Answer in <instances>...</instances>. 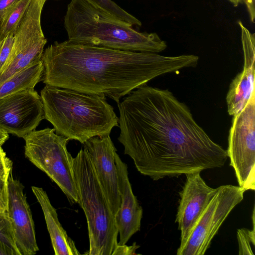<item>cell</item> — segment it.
<instances>
[{
  "label": "cell",
  "mask_w": 255,
  "mask_h": 255,
  "mask_svg": "<svg viewBox=\"0 0 255 255\" xmlns=\"http://www.w3.org/2000/svg\"><path fill=\"white\" fill-rule=\"evenodd\" d=\"M1 20H0V46L3 40L1 37Z\"/></svg>",
  "instance_id": "obj_31"
},
{
  "label": "cell",
  "mask_w": 255,
  "mask_h": 255,
  "mask_svg": "<svg viewBox=\"0 0 255 255\" xmlns=\"http://www.w3.org/2000/svg\"><path fill=\"white\" fill-rule=\"evenodd\" d=\"M0 242L8 249L11 255H20L6 211L0 213Z\"/></svg>",
  "instance_id": "obj_20"
},
{
  "label": "cell",
  "mask_w": 255,
  "mask_h": 255,
  "mask_svg": "<svg viewBox=\"0 0 255 255\" xmlns=\"http://www.w3.org/2000/svg\"><path fill=\"white\" fill-rule=\"evenodd\" d=\"M45 119L55 132L82 144L95 136L110 135L119 118L106 97L46 85L40 92Z\"/></svg>",
  "instance_id": "obj_3"
},
{
  "label": "cell",
  "mask_w": 255,
  "mask_h": 255,
  "mask_svg": "<svg viewBox=\"0 0 255 255\" xmlns=\"http://www.w3.org/2000/svg\"><path fill=\"white\" fill-rule=\"evenodd\" d=\"M115 161L121 204L115 215V221L120 237L118 244L124 245L140 231L143 210L132 192L127 164L122 160L117 153L115 154Z\"/></svg>",
  "instance_id": "obj_15"
},
{
  "label": "cell",
  "mask_w": 255,
  "mask_h": 255,
  "mask_svg": "<svg viewBox=\"0 0 255 255\" xmlns=\"http://www.w3.org/2000/svg\"><path fill=\"white\" fill-rule=\"evenodd\" d=\"M7 178L8 177L0 176V213L6 211L7 208L8 202Z\"/></svg>",
  "instance_id": "obj_23"
},
{
  "label": "cell",
  "mask_w": 255,
  "mask_h": 255,
  "mask_svg": "<svg viewBox=\"0 0 255 255\" xmlns=\"http://www.w3.org/2000/svg\"><path fill=\"white\" fill-rule=\"evenodd\" d=\"M31 190L43 211L55 255H80L74 242L68 236L60 223L56 210L46 192L42 188L36 186H32Z\"/></svg>",
  "instance_id": "obj_16"
},
{
  "label": "cell",
  "mask_w": 255,
  "mask_h": 255,
  "mask_svg": "<svg viewBox=\"0 0 255 255\" xmlns=\"http://www.w3.org/2000/svg\"><path fill=\"white\" fill-rule=\"evenodd\" d=\"M45 119L40 96L34 89L21 90L0 99V129L23 138Z\"/></svg>",
  "instance_id": "obj_10"
},
{
  "label": "cell",
  "mask_w": 255,
  "mask_h": 255,
  "mask_svg": "<svg viewBox=\"0 0 255 255\" xmlns=\"http://www.w3.org/2000/svg\"><path fill=\"white\" fill-rule=\"evenodd\" d=\"M8 202L6 212L20 255H35L37 244L34 222L24 193V187L13 178L11 172L7 178Z\"/></svg>",
  "instance_id": "obj_12"
},
{
  "label": "cell",
  "mask_w": 255,
  "mask_h": 255,
  "mask_svg": "<svg viewBox=\"0 0 255 255\" xmlns=\"http://www.w3.org/2000/svg\"><path fill=\"white\" fill-rule=\"evenodd\" d=\"M32 0H19L5 12L1 20V37L14 33Z\"/></svg>",
  "instance_id": "obj_18"
},
{
  "label": "cell",
  "mask_w": 255,
  "mask_h": 255,
  "mask_svg": "<svg viewBox=\"0 0 255 255\" xmlns=\"http://www.w3.org/2000/svg\"><path fill=\"white\" fill-rule=\"evenodd\" d=\"M82 144L115 216L121 204L115 161L117 149L110 135L91 137Z\"/></svg>",
  "instance_id": "obj_11"
},
{
  "label": "cell",
  "mask_w": 255,
  "mask_h": 255,
  "mask_svg": "<svg viewBox=\"0 0 255 255\" xmlns=\"http://www.w3.org/2000/svg\"><path fill=\"white\" fill-rule=\"evenodd\" d=\"M253 230L246 228H241L238 230L237 240L239 245V255H254L251 245H255V208L253 212Z\"/></svg>",
  "instance_id": "obj_21"
},
{
  "label": "cell",
  "mask_w": 255,
  "mask_h": 255,
  "mask_svg": "<svg viewBox=\"0 0 255 255\" xmlns=\"http://www.w3.org/2000/svg\"><path fill=\"white\" fill-rule=\"evenodd\" d=\"M14 33H12L7 35L1 43L0 46V72L11 52L14 40Z\"/></svg>",
  "instance_id": "obj_22"
},
{
  "label": "cell",
  "mask_w": 255,
  "mask_h": 255,
  "mask_svg": "<svg viewBox=\"0 0 255 255\" xmlns=\"http://www.w3.org/2000/svg\"><path fill=\"white\" fill-rule=\"evenodd\" d=\"M241 31L244 52L243 70L230 84L226 96L228 113L230 116L239 114L246 106L255 91V38L242 21L238 22Z\"/></svg>",
  "instance_id": "obj_14"
},
{
  "label": "cell",
  "mask_w": 255,
  "mask_h": 255,
  "mask_svg": "<svg viewBox=\"0 0 255 255\" xmlns=\"http://www.w3.org/2000/svg\"><path fill=\"white\" fill-rule=\"evenodd\" d=\"M96 7L113 18L130 25L141 26V22L133 15L125 10L112 0H86Z\"/></svg>",
  "instance_id": "obj_19"
},
{
  "label": "cell",
  "mask_w": 255,
  "mask_h": 255,
  "mask_svg": "<svg viewBox=\"0 0 255 255\" xmlns=\"http://www.w3.org/2000/svg\"><path fill=\"white\" fill-rule=\"evenodd\" d=\"M239 186L255 189V93L245 108L233 116L226 150Z\"/></svg>",
  "instance_id": "obj_7"
},
{
  "label": "cell",
  "mask_w": 255,
  "mask_h": 255,
  "mask_svg": "<svg viewBox=\"0 0 255 255\" xmlns=\"http://www.w3.org/2000/svg\"><path fill=\"white\" fill-rule=\"evenodd\" d=\"M23 138L25 157L58 185L71 203L78 204L73 157L67 148L69 140L54 128L33 130Z\"/></svg>",
  "instance_id": "obj_6"
},
{
  "label": "cell",
  "mask_w": 255,
  "mask_h": 255,
  "mask_svg": "<svg viewBox=\"0 0 255 255\" xmlns=\"http://www.w3.org/2000/svg\"><path fill=\"white\" fill-rule=\"evenodd\" d=\"M124 153L153 180L223 167L227 150L197 123L188 107L167 89L147 86L118 104Z\"/></svg>",
  "instance_id": "obj_1"
},
{
  "label": "cell",
  "mask_w": 255,
  "mask_h": 255,
  "mask_svg": "<svg viewBox=\"0 0 255 255\" xmlns=\"http://www.w3.org/2000/svg\"><path fill=\"white\" fill-rule=\"evenodd\" d=\"M199 219L184 246L177 255H203L233 209L244 199L245 192L239 186L221 185Z\"/></svg>",
  "instance_id": "obj_9"
},
{
  "label": "cell",
  "mask_w": 255,
  "mask_h": 255,
  "mask_svg": "<svg viewBox=\"0 0 255 255\" xmlns=\"http://www.w3.org/2000/svg\"><path fill=\"white\" fill-rule=\"evenodd\" d=\"M73 170L78 204L84 211L88 225L89 250L85 254L112 255L118 245L115 216L83 148L73 158Z\"/></svg>",
  "instance_id": "obj_5"
},
{
  "label": "cell",
  "mask_w": 255,
  "mask_h": 255,
  "mask_svg": "<svg viewBox=\"0 0 255 255\" xmlns=\"http://www.w3.org/2000/svg\"><path fill=\"white\" fill-rule=\"evenodd\" d=\"M19 0H0V20H2L6 11Z\"/></svg>",
  "instance_id": "obj_26"
},
{
  "label": "cell",
  "mask_w": 255,
  "mask_h": 255,
  "mask_svg": "<svg viewBox=\"0 0 255 255\" xmlns=\"http://www.w3.org/2000/svg\"><path fill=\"white\" fill-rule=\"evenodd\" d=\"M69 41L135 52L157 53L167 47L156 33L140 32L86 0H71L64 17Z\"/></svg>",
  "instance_id": "obj_4"
},
{
  "label": "cell",
  "mask_w": 255,
  "mask_h": 255,
  "mask_svg": "<svg viewBox=\"0 0 255 255\" xmlns=\"http://www.w3.org/2000/svg\"><path fill=\"white\" fill-rule=\"evenodd\" d=\"M139 247L135 243H134L131 246H128L126 244L124 245H119L117 246L112 255H135L136 250Z\"/></svg>",
  "instance_id": "obj_25"
},
{
  "label": "cell",
  "mask_w": 255,
  "mask_h": 255,
  "mask_svg": "<svg viewBox=\"0 0 255 255\" xmlns=\"http://www.w3.org/2000/svg\"><path fill=\"white\" fill-rule=\"evenodd\" d=\"M185 175L186 181L179 192L180 199L175 220L181 233L178 248L184 246L198 219L218 189L208 186L200 172Z\"/></svg>",
  "instance_id": "obj_13"
},
{
  "label": "cell",
  "mask_w": 255,
  "mask_h": 255,
  "mask_svg": "<svg viewBox=\"0 0 255 255\" xmlns=\"http://www.w3.org/2000/svg\"><path fill=\"white\" fill-rule=\"evenodd\" d=\"M46 0H32L17 26L10 55L0 72V84L13 75L41 60L47 42L41 25Z\"/></svg>",
  "instance_id": "obj_8"
},
{
  "label": "cell",
  "mask_w": 255,
  "mask_h": 255,
  "mask_svg": "<svg viewBox=\"0 0 255 255\" xmlns=\"http://www.w3.org/2000/svg\"><path fill=\"white\" fill-rule=\"evenodd\" d=\"M0 255H11L8 249L0 242Z\"/></svg>",
  "instance_id": "obj_29"
},
{
  "label": "cell",
  "mask_w": 255,
  "mask_h": 255,
  "mask_svg": "<svg viewBox=\"0 0 255 255\" xmlns=\"http://www.w3.org/2000/svg\"><path fill=\"white\" fill-rule=\"evenodd\" d=\"M12 163L0 146V176L8 177L11 172Z\"/></svg>",
  "instance_id": "obj_24"
},
{
  "label": "cell",
  "mask_w": 255,
  "mask_h": 255,
  "mask_svg": "<svg viewBox=\"0 0 255 255\" xmlns=\"http://www.w3.org/2000/svg\"><path fill=\"white\" fill-rule=\"evenodd\" d=\"M235 6H237L240 3L243 1V0H229Z\"/></svg>",
  "instance_id": "obj_30"
},
{
  "label": "cell",
  "mask_w": 255,
  "mask_h": 255,
  "mask_svg": "<svg viewBox=\"0 0 255 255\" xmlns=\"http://www.w3.org/2000/svg\"><path fill=\"white\" fill-rule=\"evenodd\" d=\"M41 81L46 85L121 99L156 77L195 67L192 54L166 56L155 53L55 42L43 51Z\"/></svg>",
  "instance_id": "obj_2"
},
{
  "label": "cell",
  "mask_w": 255,
  "mask_h": 255,
  "mask_svg": "<svg viewBox=\"0 0 255 255\" xmlns=\"http://www.w3.org/2000/svg\"><path fill=\"white\" fill-rule=\"evenodd\" d=\"M243 2L247 5L251 21L254 22L255 18V0H243Z\"/></svg>",
  "instance_id": "obj_27"
},
{
  "label": "cell",
  "mask_w": 255,
  "mask_h": 255,
  "mask_svg": "<svg viewBox=\"0 0 255 255\" xmlns=\"http://www.w3.org/2000/svg\"><path fill=\"white\" fill-rule=\"evenodd\" d=\"M42 60L13 75L0 84V99L15 92L26 89H34L42 76Z\"/></svg>",
  "instance_id": "obj_17"
},
{
  "label": "cell",
  "mask_w": 255,
  "mask_h": 255,
  "mask_svg": "<svg viewBox=\"0 0 255 255\" xmlns=\"http://www.w3.org/2000/svg\"><path fill=\"white\" fill-rule=\"evenodd\" d=\"M8 134L0 129V146L5 143L8 138Z\"/></svg>",
  "instance_id": "obj_28"
}]
</instances>
